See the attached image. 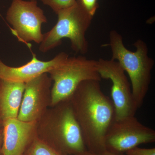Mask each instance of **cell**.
Returning <instances> with one entry per match:
<instances>
[{
	"instance_id": "6da1fadb",
	"label": "cell",
	"mask_w": 155,
	"mask_h": 155,
	"mask_svg": "<svg viewBox=\"0 0 155 155\" xmlns=\"http://www.w3.org/2000/svg\"><path fill=\"white\" fill-rule=\"evenodd\" d=\"M100 82L83 81L68 99L87 150L97 154L107 151L106 137L115 114L112 100L103 92Z\"/></svg>"
},
{
	"instance_id": "7a4b0ae2",
	"label": "cell",
	"mask_w": 155,
	"mask_h": 155,
	"mask_svg": "<svg viewBox=\"0 0 155 155\" xmlns=\"http://www.w3.org/2000/svg\"><path fill=\"white\" fill-rule=\"evenodd\" d=\"M36 129L38 138L61 152L78 155L87 150L69 99L49 108Z\"/></svg>"
},
{
	"instance_id": "3957f363",
	"label": "cell",
	"mask_w": 155,
	"mask_h": 155,
	"mask_svg": "<svg viewBox=\"0 0 155 155\" xmlns=\"http://www.w3.org/2000/svg\"><path fill=\"white\" fill-rule=\"evenodd\" d=\"M109 38L111 59L117 61L128 75L134 104L138 109L149 89L154 61L149 56L147 45L142 40L134 42L136 50L132 51L125 47L122 35L116 30L111 31Z\"/></svg>"
},
{
	"instance_id": "277c9868",
	"label": "cell",
	"mask_w": 155,
	"mask_h": 155,
	"mask_svg": "<svg viewBox=\"0 0 155 155\" xmlns=\"http://www.w3.org/2000/svg\"><path fill=\"white\" fill-rule=\"evenodd\" d=\"M56 25L46 33L43 34L39 49L47 52L61 44L63 38H68L71 48L77 54H84L88 51L86 31L91 24L93 16L84 8L80 0L74 5L59 11Z\"/></svg>"
},
{
	"instance_id": "5b68a950",
	"label": "cell",
	"mask_w": 155,
	"mask_h": 155,
	"mask_svg": "<svg viewBox=\"0 0 155 155\" xmlns=\"http://www.w3.org/2000/svg\"><path fill=\"white\" fill-rule=\"evenodd\" d=\"M48 73L53 82L51 107L68 99L83 81L102 80L98 72L97 61L82 55L68 57Z\"/></svg>"
},
{
	"instance_id": "8992f818",
	"label": "cell",
	"mask_w": 155,
	"mask_h": 155,
	"mask_svg": "<svg viewBox=\"0 0 155 155\" xmlns=\"http://www.w3.org/2000/svg\"><path fill=\"white\" fill-rule=\"evenodd\" d=\"M6 19L12 25V32L19 41L41 43L43 36L41 25L48 20L36 0H12Z\"/></svg>"
},
{
	"instance_id": "52a82bcc",
	"label": "cell",
	"mask_w": 155,
	"mask_h": 155,
	"mask_svg": "<svg viewBox=\"0 0 155 155\" xmlns=\"http://www.w3.org/2000/svg\"><path fill=\"white\" fill-rule=\"evenodd\" d=\"M155 141V130L133 116L114 120L106 135L105 147L109 152L123 154L140 145Z\"/></svg>"
},
{
	"instance_id": "ba28073f",
	"label": "cell",
	"mask_w": 155,
	"mask_h": 155,
	"mask_svg": "<svg viewBox=\"0 0 155 155\" xmlns=\"http://www.w3.org/2000/svg\"><path fill=\"white\" fill-rule=\"evenodd\" d=\"M97 68L101 79H109L112 83V101L115 109V120L135 116L136 107L131 84L126 73L119 63L112 60L100 59Z\"/></svg>"
},
{
	"instance_id": "9c48e42d",
	"label": "cell",
	"mask_w": 155,
	"mask_h": 155,
	"mask_svg": "<svg viewBox=\"0 0 155 155\" xmlns=\"http://www.w3.org/2000/svg\"><path fill=\"white\" fill-rule=\"evenodd\" d=\"M53 81L45 73L25 83L17 119L26 122H37L51 107Z\"/></svg>"
},
{
	"instance_id": "30bf717a",
	"label": "cell",
	"mask_w": 155,
	"mask_h": 155,
	"mask_svg": "<svg viewBox=\"0 0 155 155\" xmlns=\"http://www.w3.org/2000/svg\"><path fill=\"white\" fill-rule=\"evenodd\" d=\"M37 122L17 118L3 122V155H23L37 137Z\"/></svg>"
},
{
	"instance_id": "8fae6325",
	"label": "cell",
	"mask_w": 155,
	"mask_h": 155,
	"mask_svg": "<svg viewBox=\"0 0 155 155\" xmlns=\"http://www.w3.org/2000/svg\"><path fill=\"white\" fill-rule=\"evenodd\" d=\"M69 56L64 52L49 61L38 60L34 55L30 61L19 67H11L0 59V78L19 83H26L63 63Z\"/></svg>"
},
{
	"instance_id": "7c38bea8",
	"label": "cell",
	"mask_w": 155,
	"mask_h": 155,
	"mask_svg": "<svg viewBox=\"0 0 155 155\" xmlns=\"http://www.w3.org/2000/svg\"><path fill=\"white\" fill-rule=\"evenodd\" d=\"M25 87V83L0 78V122L17 118Z\"/></svg>"
},
{
	"instance_id": "4fadbf2b",
	"label": "cell",
	"mask_w": 155,
	"mask_h": 155,
	"mask_svg": "<svg viewBox=\"0 0 155 155\" xmlns=\"http://www.w3.org/2000/svg\"><path fill=\"white\" fill-rule=\"evenodd\" d=\"M23 155H69L54 148L38 137L25 151Z\"/></svg>"
},
{
	"instance_id": "5bb4252c",
	"label": "cell",
	"mask_w": 155,
	"mask_h": 155,
	"mask_svg": "<svg viewBox=\"0 0 155 155\" xmlns=\"http://www.w3.org/2000/svg\"><path fill=\"white\" fill-rule=\"evenodd\" d=\"M44 5L50 7L56 14L59 11L74 5L77 0H40Z\"/></svg>"
},
{
	"instance_id": "9a60e30c",
	"label": "cell",
	"mask_w": 155,
	"mask_h": 155,
	"mask_svg": "<svg viewBox=\"0 0 155 155\" xmlns=\"http://www.w3.org/2000/svg\"><path fill=\"white\" fill-rule=\"evenodd\" d=\"M128 155H155V148H143L135 147L125 153Z\"/></svg>"
},
{
	"instance_id": "2e32d148",
	"label": "cell",
	"mask_w": 155,
	"mask_h": 155,
	"mask_svg": "<svg viewBox=\"0 0 155 155\" xmlns=\"http://www.w3.org/2000/svg\"><path fill=\"white\" fill-rule=\"evenodd\" d=\"M87 11L92 16H94L97 9L98 8V0H80Z\"/></svg>"
},
{
	"instance_id": "e0dca14e",
	"label": "cell",
	"mask_w": 155,
	"mask_h": 155,
	"mask_svg": "<svg viewBox=\"0 0 155 155\" xmlns=\"http://www.w3.org/2000/svg\"><path fill=\"white\" fill-rule=\"evenodd\" d=\"M78 155H128L126 154L125 153L123 154H116L114 153H112L106 151L102 153L97 154L94 153H92L86 150L85 151L79 154Z\"/></svg>"
},
{
	"instance_id": "ac0fdd59",
	"label": "cell",
	"mask_w": 155,
	"mask_h": 155,
	"mask_svg": "<svg viewBox=\"0 0 155 155\" xmlns=\"http://www.w3.org/2000/svg\"><path fill=\"white\" fill-rule=\"evenodd\" d=\"M3 141V127L0 129V155H3L2 151Z\"/></svg>"
},
{
	"instance_id": "d6986e66",
	"label": "cell",
	"mask_w": 155,
	"mask_h": 155,
	"mask_svg": "<svg viewBox=\"0 0 155 155\" xmlns=\"http://www.w3.org/2000/svg\"><path fill=\"white\" fill-rule=\"evenodd\" d=\"M3 127V123L1 122H0V129L2 128Z\"/></svg>"
}]
</instances>
